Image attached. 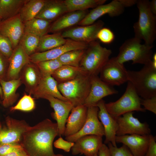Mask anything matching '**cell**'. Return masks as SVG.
Here are the masks:
<instances>
[{
    "instance_id": "6da1fadb",
    "label": "cell",
    "mask_w": 156,
    "mask_h": 156,
    "mask_svg": "<svg viewBox=\"0 0 156 156\" xmlns=\"http://www.w3.org/2000/svg\"><path fill=\"white\" fill-rule=\"evenodd\" d=\"M58 136L56 123L46 119L28 127L23 134L21 144L28 156H52L53 142Z\"/></svg>"
},
{
    "instance_id": "7a4b0ae2",
    "label": "cell",
    "mask_w": 156,
    "mask_h": 156,
    "mask_svg": "<svg viewBox=\"0 0 156 156\" xmlns=\"http://www.w3.org/2000/svg\"><path fill=\"white\" fill-rule=\"evenodd\" d=\"M139 16L133 25L134 37L144 41L145 44L153 46L156 38V16L151 12L148 0H138L136 3Z\"/></svg>"
},
{
    "instance_id": "3957f363",
    "label": "cell",
    "mask_w": 156,
    "mask_h": 156,
    "mask_svg": "<svg viewBox=\"0 0 156 156\" xmlns=\"http://www.w3.org/2000/svg\"><path fill=\"white\" fill-rule=\"evenodd\" d=\"M128 81L142 99L156 96V67L152 62L138 71L127 70Z\"/></svg>"
},
{
    "instance_id": "277c9868",
    "label": "cell",
    "mask_w": 156,
    "mask_h": 156,
    "mask_svg": "<svg viewBox=\"0 0 156 156\" xmlns=\"http://www.w3.org/2000/svg\"><path fill=\"white\" fill-rule=\"evenodd\" d=\"M142 40L135 37L126 40L119 49L116 58L119 63L124 64L129 61L132 64L145 65L152 62L153 46L142 44Z\"/></svg>"
},
{
    "instance_id": "5b68a950",
    "label": "cell",
    "mask_w": 156,
    "mask_h": 156,
    "mask_svg": "<svg viewBox=\"0 0 156 156\" xmlns=\"http://www.w3.org/2000/svg\"><path fill=\"white\" fill-rule=\"evenodd\" d=\"M57 87L62 95L73 107L83 105L90 88V75H80L70 81L58 84Z\"/></svg>"
},
{
    "instance_id": "8992f818",
    "label": "cell",
    "mask_w": 156,
    "mask_h": 156,
    "mask_svg": "<svg viewBox=\"0 0 156 156\" xmlns=\"http://www.w3.org/2000/svg\"><path fill=\"white\" fill-rule=\"evenodd\" d=\"M111 49L102 46L96 40L88 44L79 66L90 75L98 76L109 59Z\"/></svg>"
},
{
    "instance_id": "52a82bcc",
    "label": "cell",
    "mask_w": 156,
    "mask_h": 156,
    "mask_svg": "<svg viewBox=\"0 0 156 156\" xmlns=\"http://www.w3.org/2000/svg\"><path fill=\"white\" fill-rule=\"evenodd\" d=\"M127 82L126 90L118 99L105 103L106 110L115 119L128 112L145 111L141 107V99L133 86L130 82Z\"/></svg>"
},
{
    "instance_id": "ba28073f",
    "label": "cell",
    "mask_w": 156,
    "mask_h": 156,
    "mask_svg": "<svg viewBox=\"0 0 156 156\" xmlns=\"http://www.w3.org/2000/svg\"><path fill=\"white\" fill-rule=\"evenodd\" d=\"M99 74L100 79L112 86H120L128 81L127 70L116 57L109 59Z\"/></svg>"
},
{
    "instance_id": "9c48e42d",
    "label": "cell",
    "mask_w": 156,
    "mask_h": 156,
    "mask_svg": "<svg viewBox=\"0 0 156 156\" xmlns=\"http://www.w3.org/2000/svg\"><path fill=\"white\" fill-rule=\"evenodd\" d=\"M99 108L97 106L87 107V117L81 129L76 133L65 137V140L75 142L80 137L85 135H95L105 136L103 126L98 117Z\"/></svg>"
},
{
    "instance_id": "30bf717a",
    "label": "cell",
    "mask_w": 156,
    "mask_h": 156,
    "mask_svg": "<svg viewBox=\"0 0 156 156\" xmlns=\"http://www.w3.org/2000/svg\"><path fill=\"white\" fill-rule=\"evenodd\" d=\"M6 126L0 122V144H21L23 133L29 126L24 120H18L9 116L6 118Z\"/></svg>"
},
{
    "instance_id": "8fae6325",
    "label": "cell",
    "mask_w": 156,
    "mask_h": 156,
    "mask_svg": "<svg viewBox=\"0 0 156 156\" xmlns=\"http://www.w3.org/2000/svg\"><path fill=\"white\" fill-rule=\"evenodd\" d=\"M133 112L125 113L116 119L118 125L116 136L137 134L149 135L151 130L146 122L142 123L133 116Z\"/></svg>"
},
{
    "instance_id": "7c38bea8",
    "label": "cell",
    "mask_w": 156,
    "mask_h": 156,
    "mask_svg": "<svg viewBox=\"0 0 156 156\" xmlns=\"http://www.w3.org/2000/svg\"><path fill=\"white\" fill-rule=\"evenodd\" d=\"M104 25L103 21L98 20L91 25L80 26L66 30L61 34L65 38L89 44L97 39V34Z\"/></svg>"
},
{
    "instance_id": "4fadbf2b",
    "label": "cell",
    "mask_w": 156,
    "mask_h": 156,
    "mask_svg": "<svg viewBox=\"0 0 156 156\" xmlns=\"http://www.w3.org/2000/svg\"><path fill=\"white\" fill-rule=\"evenodd\" d=\"M89 44L67 39L64 44L51 49L42 52H36L29 56L30 62L34 64L58 58L64 53L70 51L86 49Z\"/></svg>"
},
{
    "instance_id": "5bb4252c",
    "label": "cell",
    "mask_w": 156,
    "mask_h": 156,
    "mask_svg": "<svg viewBox=\"0 0 156 156\" xmlns=\"http://www.w3.org/2000/svg\"><path fill=\"white\" fill-rule=\"evenodd\" d=\"M91 87L84 105L87 107L96 106L104 97L116 94L118 91L102 81L98 76L90 75Z\"/></svg>"
},
{
    "instance_id": "9a60e30c",
    "label": "cell",
    "mask_w": 156,
    "mask_h": 156,
    "mask_svg": "<svg viewBox=\"0 0 156 156\" xmlns=\"http://www.w3.org/2000/svg\"><path fill=\"white\" fill-rule=\"evenodd\" d=\"M125 8L119 0H114L110 3L99 5L88 13L78 23L79 26L91 25L99 18L106 14L111 17L118 16L124 12Z\"/></svg>"
},
{
    "instance_id": "2e32d148",
    "label": "cell",
    "mask_w": 156,
    "mask_h": 156,
    "mask_svg": "<svg viewBox=\"0 0 156 156\" xmlns=\"http://www.w3.org/2000/svg\"><path fill=\"white\" fill-rule=\"evenodd\" d=\"M24 33V24L19 13L0 22V34L9 39L13 49L19 44Z\"/></svg>"
},
{
    "instance_id": "e0dca14e",
    "label": "cell",
    "mask_w": 156,
    "mask_h": 156,
    "mask_svg": "<svg viewBox=\"0 0 156 156\" xmlns=\"http://www.w3.org/2000/svg\"><path fill=\"white\" fill-rule=\"evenodd\" d=\"M50 103L54 112L52 113V118L56 121L58 129V136L63 135L66 121L73 106L69 101H65L51 96L45 98Z\"/></svg>"
},
{
    "instance_id": "ac0fdd59",
    "label": "cell",
    "mask_w": 156,
    "mask_h": 156,
    "mask_svg": "<svg viewBox=\"0 0 156 156\" xmlns=\"http://www.w3.org/2000/svg\"><path fill=\"white\" fill-rule=\"evenodd\" d=\"M105 102L102 99L96 104L99 108L98 117L104 129L105 139L104 144L111 143L114 146H117L116 142V133L118 125L116 119L108 113L105 106Z\"/></svg>"
},
{
    "instance_id": "d6986e66",
    "label": "cell",
    "mask_w": 156,
    "mask_h": 156,
    "mask_svg": "<svg viewBox=\"0 0 156 156\" xmlns=\"http://www.w3.org/2000/svg\"><path fill=\"white\" fill-rule=\"evenodd\" d=\"M103 143L102 137L95 135L82 136L77 139L71 149L73 155L84 154L94 156L98 154Z\"/></svg>"
},
{
    "instance_id": "ffe728a7",
    "label": "cell",
    "mask_w": 156,
    "mask_h": 156,
    "mask_svg": "<svg viewBox=\"0 0 156 156\" xmlns=\"http://www.w3.org/2000/svg\"><path fill=\"white\" fill-rule=\"evenodd\" d=\"M149 135L137 134L116 136V143L125 145L135 156H144L149 142Z\"/></svg>"
},
{
    "instance_id": "44dd1931",
    "label": "cell",
    "mask_w": 156,
    "mask_h": 156,
    "mask_svg": "<svg viewBox=\"0 0 156 156\" xmlns=\"http://www.w3.org/2000/svg\"><path fill=\"white\" fill-rule=\"evenodd\" d=\"M8 61L6 81L19 78L23 68L30 62L29 56L20 44L14 49Z\"/></svg>"
},
{
    "instance_id": "7402d4cb",
    "label": "cell",
    "mask_w": 156,
    "mask_h": 156,
    "mask_svg": "<svg viewBox=\"0 0 156 156\" xmlns=\"http://www.w3.org/2000/svg\"><path fill=\"white\" fill-rule=\"evenodd\" d=\"M87 114V107L84 105L73 107L67 119L63 135L66 137L78 132L86 122Z\"/></svg>"
},
{
    "instance_id": "603a6c76",
    "label": "cell",
    "mask_w": 156,
    "mask_h": 156,
    "mask_svg": "<svg viewBox=\"0 0 156 156\" xmlns=\"http://www.w3.org/2000/svg\"><path fill=\"white\" fill-rule=\"evenodd\" d=\"M57 85V83L52 76L42 77L32 94L36 99H45L48 96H51L68 101L60 92Z\"/></svg>"
},
{
    "instance_id": "cb8c5ba5",
    "label": "cell",
    "mask_w": 156,
    "mask_h": 156,
    "mask_svg": "<svg viewBox=\"0 0 156 156\" xmlns=\"http://www.w3.org/2000/svg\"><path fill=\"white\" fill-rule=\"evenodd\" d=\"M67 12L64 0H46L43 7L36 18L51 22Z\"/></svg>"
},
{
    "instance_id": "d4e9b609",
    "label": "cell",
    "mask_w": 156,
    "mask_h": 156,
    "mask_svg": "<svg viewBox=\"0 0 156 156\" xmlns=\"http://www.w3.org/2000/svg\"><path fill=\"white\" fill-rule=\"evenodd\" d=\"M30 62L22 69L20 77L22 83L24 84L25 90L29 94H32L42 77L36 64Z\"/></svg>"
},
{
    "instance_id": "484cf974",
    "label": "cell",
    "mask_w": 156,
    "mask_h": 156,
    "mask_svg": "<svg viewBox=\"0 0 156 156\" xmlns=\"http://www.w3.org/2000/svg\"><path fill=\"white\" fill-rule=\"evenodd\" d=\"M88 13L86 10L67 12L60 16L51 25L49 31L58 33L64 29L78 24Z\"/></svg>"
},
{
    "instance_id": "4316f807",
    "label": "cell",
    "mask_w": 156,
    "mask_h": 156,
    "mask_svg": "<svg viewBox=\"0 0 156 156\" xmlns=\"http://www.w3.org/2000/svg\"><path fill=\"white\" fill-rule=\"evenodd\" d=\"M21 83L20 77L9 81L0 79V84L3 93L2 103L4 107H9L16 101L18 96L16 91Z\"/></svg>"
},
{
    "instance_id": "83f0119b",
    "label": "cell",
    "mask_w": 156,
    "mask_h": 156,
    "mask_svg": "<svg viewBox=\"0 0 156 156\" xmlns=\"http://www.w3.org/2000/svg\"><path fill=\"white\" fill-rule=\"evenodd\" d=\"M85 74L88 73L80 66L62 65L55 71L51 76L59 84L70 81L80 75Z\"/></svg>"
},
{
    "instance_id": "f1b7e54d",
    "label": "cell",
    "mask_w": 156,
    "mask_h": 156,
    "mask_svg": "<svg viewBox=\"0 0 156 156\" xmlns=\"http://www.w3.org/2000/svg\"><path fill=\"white\" fill-rule=\"evenodd\" d=\"M46 0H27L21 9L19 14L23 23L36 18Z\"/></svg>"
},
{
    "instance_id": "f546056e",
    "label": "cell",
    "mask_w": 156,
    "mask_h": 156,
    "mask_svg": "<svg viewBox=\"0 0 156 156\" xmlns=\"http://www.w3.org/2000/svg\"><path fill=\"white\" fill-rule=\"evenodd\" d=\"M51 22L35 18L24 24V33L31 34L40 38L47 34L51 25Z\"/></svg>"
},
{
    "instance_id": "4dcf8cb0",
    "label": "cell",
    "mask_w": 156,
    "mask_h": 156,
    "mask_svg": "<svg viewBox=\"0 0 156 156\" xmlns=\"http://www.w3.org/2000/svg\"><path fill=\"white\" fill-rule=\"evenodd\" d=\"M67 39L63 38L61 33L46 34L40 38L36 52L46 51L65 44Z\"/></svg>"
},
{
    "instance_id": "1f68e13d",
    "label": "cell",
    "mask_w": 156,
    "mask_h": 156,
    "mask_svg": "<svg viewBox=\"0 0 156 156\" xmlns=\"http://www.w3.org/2000/svg\"><path fill=\"white\" fill-rule=\"evenodd\" d=\"M27 0H0V16L2 20L13 17L19 13Z\"/></svg>"
},
{
    "instance_id": "d6a6232c",
    "label": "cell",
    "mask_w": 156,
    "mask_h": 156,
    "mask_svg": "<svg viewBox=\"0 0 156 156\" xmlns=\"http://www.w3.org/2000/svg\"><path fill=\"white\" fill-rule=\"evenodd\" d=\"M106 0H64L68 12L84 11L89 8H94L104 4Z\"/></svg>"
},
{
    "instance_id": "836d02e7",
    "label": "cell",
    "mask_w": 156,
    "mask_h": 156,
    "mask_svg": "<svg viewBox=\"0 0 156 156\" xmlns=\"http://www.w3.org/2000/svg\"><path fill=\"white\" fill-rule=\"evenodd\" d=\"M86 49H79L68 51L57 59L63 65L79 67Z\"/></svg>"
},
{
    "instance_id": "e575fe53",
    "label": "cell",
    "mask_w": 156,
    "mask_h": 156,
    "mask_svg": "<svg viewBox=\"0 0 156 156\" xmlns=\"http://www.w3.org/2000/svg\"><path fill=\"white\" fill-rule=\"evenodd\" d=\"M40 37L29 34L24 33L20 42L27 54L29 56L35 53L38 46Z\"/></svg>"
},
{
    "instance_id": "d590c367",
    "label": "cell",
    "mask_w": 156,
    "mask_h": 156,
    "mask_svg": "<svg viewBox=\"0 0 156 156\" xmlns=\"http://www.w3.org/2000/svg\"><path fill=\"white\" fill-rule=\"evenodd\" d=\"M36 64L42 77L51 76L55 71L62 65L57 59L40 62Z\"/></svg>"
},
{
    "instance_id": "8d00e7d4",
    "label": "cell",
    "mask_w": 156,
    "mask_h": 156,
    "mask_svg": "<svg viewBox=\"0 0 156 156\" xmlns=\"http://www.w3.org/2000/svg\"><path fill=\"white\" fill-rule=\"evenodd\" d=\"M35 107L34 99L30 94H25L15 106L11 107L10 111L20 110L29 112L33 110Z\"/></svg>"
},
{
    "instance_id": "74e56055",
    "label": "cell",
    "mask_w": 156,
    "mask_h": 156,
    "mask_svg": "<svg viewBox=\"0 0 156 156\" xmlns=\"http://www.w3.org/2000/svg\"><path fill=\"white\" fill-rule=\"evenodd\" d=\"M13 50L12 44L9 39L0 34V52L9 59Z\"/></svg>"
},
{
    "instance_id": "f35d334b",
    "label": "cell",
    "mask_w": 156,
    "mask_h": 156,
    "mask_svg": "<svg viewBox=\"0 0 156 156\" xmlns=\"http://www.w3.org/2000/svg\"><path fill=\"white\" fill-rule=\"evenodd\" d=\"M96 38L103 43L109 44L113 41L115 35L109 29L103 27L98 32Z\"/></svg>"
},
{
    "instance_id": "ab89813d",
    "label": "cell",
    "mask_w": 156,
    "mask_h": 156,
    "mask_svg": "<svg viewBox=\"0 0 156 156\" xmlns=\"http://www.w3.org/2000/svg\"><path fill=\"white\" fill-rule=\"evenodd\" d=\"M108 145L111 156H135L127 147L123 144L119 148L114 146L110 142Z\"/></svg>"
},
{
    "instance_id": "60d3db41",
    "label": "cell",
    "mask_w": 156,
    "mask_h": 156,
    "mask_svg": "<svg viewBox=\"0 0 156 156\" xmlns=\"http://www.w3.org/2000/svg\"><path fill=\"white\" fill-rule=\"evenodd\" d=\"M23 148L21 144H0V156H3L12 152Z\"/></svg>"
},
{
    "instance_id": "b9f144b4",
    "label": "cell",
    "mask_w": 156,
    "mask_h": 156,
    "mask_svg": "<svg viewBox=\"0 0 156 156\" xmlns=\"http://www.w3.org/2000/svg\"><path fill=\"white\" fill-rule=\"evenodd\" d=\"M141 104L145 110H148L156 114V96L141 99Z\"/></svg>"
},
{
    "instance_id": "7bdbcfd3",
    "label": "cell",
    "mask_w": 156,
    "mask_h": 156,
    "mask_svg": "<svg viewBox=\"0 0 156 156\" xmlns=\"http://www.w3.org/2000/svg\"><path fill=\"white\" fill-rule=\"evenodd\" d=\"M56 148L62 149L66 152H69L74 144V142L65 140L61 137L53 143Z\"/></svg>"
},
{
    "instance_id": "ee69618b",
    "label": "cell",
    "mask_w": 156,
    "mask_h": 156,
    "mask_svg": "<svg viewBox=\"0 0 156 156\" xmlns=\"http://www.w3.org/2000/svg\"><path fill=\"white\" fill-rule=\"evenodd\" d=\"M8 64V59L0 52V79L6 80Z\"/></svg>"
},
{
    "instance_id": "f6af8a7d",
    "label": "cell",
    "mask_w": 156,
    "mask_h": 156,
    "mask_svg": "<svg viewBox=\"0 0 156 156\" xmlns=\"http://www.w3.org/2000/svg\"><path fill=\"white\" fill-rule=\"evenodd\" d=\"M148 147L144 156H156V142L155 137L149 135Z\"/></svg>"
},
{
    "instance_id": "bcb514c9",
    "label": "cell",
    "mask_w": 156,
    "mask_h": 156,
    "mask_svg": "<svg viewBox=\"0 0 156 156\" xmlns=\"http://www.w3.org/2000/svg\"><path fill=\"white\" fill-rule=\"evenodd\" d=\"M94 156H111L110 152L108 146L103 144L100 148L98 154Z\"/></svg>"
},
{
    "instance_id": "7dc6e473",
    "label": "cell",
    "mask_w": 156,
    "mask_h": 156,
    "mask_svg": "<svg viewBox=\"0 0 156 156\" xmlns=\"http://www.w3.org/2000/svg\"><path fill=\"white\" fill-rule=\"evenodd\" d=\"M3 156H28L23 148L15 151Z\"/></svg>"
},
{
    "instance_id": "c3c4849f",
    "label": "cell",
    "mask_w": 156,
    "mask_h": 156,
    "mask_svg": "<svg viewBox=\"0 0 156 156\" xmlns=\"http://www.w3.org/2000/svg\"><path fill=\"white\" fill-rule=\"evenodd\" d=\"M120 2L125 8L131 7L136 4L137 0H119Z\"/></svg>"
},
{
    "instance_id": "681fc988",
    "label": "cell",
    "mask_w": 156,
    "mask_h": 156,
    "mask_svg": "<svg viewBox=\"0 0 156 156\" xmlns=\"http://www.w3.org/2000/svg\"><path fill=\"white\" fill-rule=\"evenodd\" d=\"M150 7L152 13L156 16V0H152L150 1Z\"/></svg>"
},
{
    "instance_id": "f907efd6",
    "label": "cell",
    "mask_w": 156,
    "mask_h": 156,
    "mask_svg": "<svg viewBox=\"0 0 156 156\" xmlns=\"http://www.w3.org/2000/svg\"><path fill=\"white\" fill-rule=\"evenodd\" d=\"M3 97V93L2 90V89L0 84V98H1V100L2 99Z\"/></svg>"
},
{
    "instance_id": "816d5d0a",
    "label": "cell",
    "mask_w": 156,
    "mask_h": 156,
    "mask_svg": "<svg viewBox=\"0 0 156 156\" xmlns=\"http://www.w3.org/2000/svg\"><path fill=\"white\" fill-rule=\"evenodd\" d=\"M52 156H65L61 154H54Z\"/></svg>"
},
{
    "instance_id": "f5cc1de1",
    "label": "cell",
    "mask_w": 156,
    "mask_h": 156,
    "mask_svg": "<svg viewBox=\"0 0 156 156\" xmlns=\"http://www.w3.org/2000/svg\"><path fill=\"white\" fill-rule=\"evenodd\" d=\"M2 20L0 16V20Z\"/></svg>"
},
{
    "instance_id": "db71d44e",
    "label": "cell",
    "mask_w": 156,
    "mask_h": 156,
    "mask_svg": "<svg viewBox=\"0 0 156 156\" xmlns=\"http://www.w3.org/2000/svg\"><path fill=\"white\" fill-rule=\"evenodd\" d=\"M1 21V20H0V22Z\"/></svg>"
}]
</instances>
